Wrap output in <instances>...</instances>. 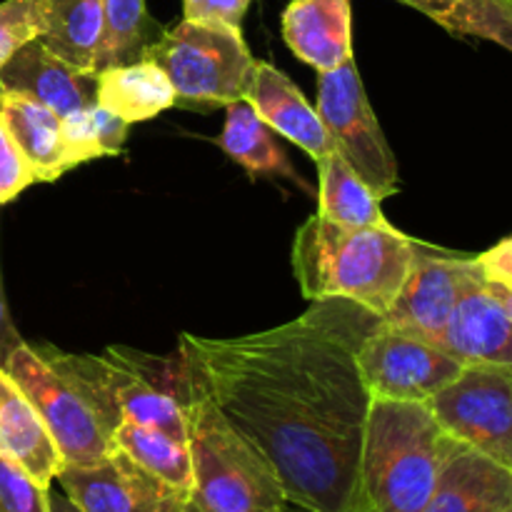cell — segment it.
<instances>
[{
  "instance_id": "obj_1",
  "label": "cell",
  "mask_w": 512,
  "mask_h": 512,
  "mask_svg": "<svg viewBox=\"0 0 512 512\" xmlns=\"http://www.w3.org/2000/svg\"><path fill=\"white\" fill-rule=\"evenodd\" d=\"M380 315L315 300L303 315L238 338H180L190 380L268 460L288 505L358 512L370 395L358 345Z\"/></svg>"
},
{
  "instance_id": "obj_32",
  "label": "cell",
  "mask_w": 512,
  "mask_h": 512,
  "mask_svg": "<svg viewBox=\"0 0 512 512\" xmlns=\"http://www.w3.org/2000/svg\"><path fill=\"white\" fill-rule=\"evenodd\" d=\"M475 263H478L480 273H483L488 283L503 285V288L512 290V238L500 240L488 253L478 255Z\"/></svg>"
},
{
  "instance_id": "obj_16",
  "label": "cell",
  "mask_w": 512,
  "mask_h": 512,
  "mask_svg": "<svg viewBox=\"0 0 512 512\" xmlns=\"http://www.w3.org/2000/svg\"><path fill=\"white\" fill-rule=\"evenodd\" d=\"M283 38L295 58L318 73L353 60L350 0H290L283 13Z\"/></svg>"
},
{
  "instance_id": "obj_28",
  "label": "cell",
  "mask_w": 512,
  "mask_h": 512,
  "mask_svg": "<svg viewBox=\"0 0 512 512\" xmlns=\"http://www.w3.org/2000/svg\"><path fill=\"white\" fill-rule=\"evenodd\" d=\"M43 0H3L0 3V68L30 40L43 38Z\"/></svg>"
},
{
  "instance_id": "obj_33",
  "label": "cell",
  "mask_w": 512,
  "mask_h": 512,
  "mask_svg": "<svg viewBox=\"0 0 512 512\" xmlns=\"http://www.w3.org/2000/svg\"><path fill=\"white\" fill-rule=\"evenodd\" d=\"M25 340L15 330L13 320H10L8 303H5V290H3V275H0V370L5 368L8 358L13 355L15 348H20Z\"/></svg>"
},
{
  "instance_id": "obj_15",
  "label": "cell",
  "mask_w": 512,
  "mask_h": 512,
  "mask_svg": "<svg viewBox=\"0 0 512 512\" xmlns=\"http://www.w3.org/2000/svg\"><path fill=\"white\" fill-rule=\"evenodd\" d=\"M0 88L15 90L53 110L60 120L95 100V73L80 70L38 40L18 50L0 68Z\"/></svg>"
},
{
  "instance_id": "obj_6",
  "label": "cell",
  "mask_w": 512,
  "mask_h": 512,
  "mask_svg": "<svg viewBox=\"0 0 512 512\" xmlns=\"http://www.w3.org/2000/svg\"><path fill=\"white\" fill-rule=\"evenodd\" d=\"M143 60L168 75L180 105L238 103L253 85L255 58L233 25L183 18L163 30Z\"/></svg>"
},
{
  "instance_id": "obj_24",
  "label": "cell",
  "mask_w": 512,
  "mask_h": 512,
  "mask_svg": "<svg viewBox=\"0 0 512 512\" xmlns=\"http://www.w3.org/2000/svg\"><path fill=\"white\" fill-rule=\"evenodd\" d=\"M113 445L123 450L128 458H133L140 468H145L155 478H160L170 488L180 490V493L190 498V490H193V463H190L188 440L173 438V435L160 428L123 420L115 428Z\"/></svg>"
},
{
  "instance_id": "obj_8",
  "label": "cell",
  "mask_w": 512,
  "mask_h": 512,
  "mask_svg": "<svg viewBox=\"0 0 512 512\" xmlns=\"http://www.w3.org/2000/svg\"><path fill=\"white\" fill-rule=\"evenodd\" d=\"M5 373L20 385L53 435L65 465H93L113 445V430L75 383L50 368L33 345L23 343L5 363ZM63 465V468H65Z\"/></svg>"
},
{
  "instance_id": "obj_38",
  "label": "cell",
  "mask_w": 512,
  "mask_h": 512,
  "mask_svg": "<svg viewBox=\"0 0 512 512\" xmlns=\"http://www.w3.org/2000/svg\"><path fill=\"white\" fill-rule=\"evenodd\" d=\"M188 512H195V508H193V505H190V508H188Z\"/></svg>"
},
{
  "instance_id": "obj_18",
  "label": "cell",
  "mask_w": 512,
  "mask_h": 512,
  "mask_svg": "<svg viewBox=\"0 0 512 512\" xmlns=\"http://www.w3.org/2000/svg\"><path fill=\"white\" fill-rule=\"evenodd\" d=\"M248 100L255 113L275 130L293 140L313 160L333 153V143L328 138L318 110L305 100L298 85L278 70L275 65L255 60L253 85L248 90Z\"/></svg>"
},
{
  "instance_id": "obj_34",
  "label": "cell",
  "mask_w": 512,
  "mask_h": 512,
  "mask_svg": "<svg viewBox=\"0 0 512 512\" xmlns=\"http://www.w3.org/2000/svg\"><path fill=\"white\" fill-rule=\"evenodd\" d=\"M400 3L410 5V8H415V10H420V13H425L428 18H433L435 23H438L443 15H448L450 10L455 8V3H458V0H400Z\"/></svg>"
},
{
  "instance_id": "obj_31",
  "label": "cell",
  "mask_w": 512,
  "mask_h": 512,
  "mask_svg": "<svg viewBox=\"0 0 512 512\" xmlns=\"http://www.w3.org/2000/svg\"><path fill=\"white\" fill-rule=\"evenodd\" d=\"M253 0H183L185 20L223 23L240 28Z\"/></svg>"
},
{
  "instance_id": "obj_3",
  "label": "cell",
  "mask_w": 512,
  "mask_h": 512,
  "mask_svg": "<svg viewBox=\"0 0 512 512\" xmlns=\"http://www.w3.org/2000/svg\"><path fill=\"white\" fill-rule=\"evenodd\" d=\"M38 355L75 383L115 433L123 420L188 440L190 380L183 358L163 360L115 345L103 355H73L38 345Z\"/></svg>"
},
{
  "instance_id": "obj_25",
  "label": "cell",
  "mask_w": 512,
  "mask_h": 512,
  "mask_svg": "<svg viewBox=\"0 0 512 512\" xmlns=\"http://www.w3.org/2000/svg\"><path fill=\"white\" fill-rule=\"evenodd\" d=\"M163 28L145 10V0H103V28L95 50V73L145 58Z\"/></svg>"
},
{
  "instance_id": "obj_14",
  "label": "cell",
  "mask_w": 512,
  "mask_h": 512,
  "mask_svg": "<svg viewBox=\"0 0 512 512\" xmlns=\"http://www.w3.org/2000/svg\"><path fill=\"white\" fill-rule=\"evenodd\" d=\"M512 510V470L470 445L450 438L438 483L423 512H508Z\"/></svg>"
},
{
  "instance_id": "obj_17",
  "label": "cell",
  "mask_w": 512,
  "mask_h": 512,
  "mask_svg": "<svg viewBox=\"0 0 512 512\" xmlns=\"http://www.w3.org/2000/svg\"><path fill=\"white\" fill-rule=\"evenodd\" d=\"M0 455L45 490L55 485L65 465L35 405L5 370H0Z\"/></svg>"
},
{
  "instance_id": "obj_2",
  "label": "cell",
  "mask_w": 512,
  "mask_h": 512,
  "mask_svg": "<svg viewBox=\"0 0 512 512\" xmlns=\"http://www.w3.org/2000/svg\"><path fill=\"white\" fill-rule=\"evenodd\" d=\"M418 243L388 228H353L315 213L293 240V273L310 303L353 300L383 318L398 298Z\"/></svg>"
},
{
  "instance_id": "obj_21",
  "label": "cell",
  "mask_w": 512,
  "mask_h": 512,
  "mask_svg": "<svg viewBox=\"0 0 512 512\" xmlns=\"http://www.w3.org/2000/svg\"><path fill=\"white\" fill-rule=\"evenodd\" d=\"M45 33L40 43L80 70L95 73L103 28V0H43Z\"/></svg>"
},
{
  "instance_id": "obj_29",
  "label": "cell",
  "mask_w": 512,
  "mask_h": 512,
  "mask_svg": "<svg viewBox=\"0 0 512 512\" xmlns=\"http://www.w3.org/2000/svg\"><path fill=\"white\" fill-rule=\"evenodd\" d=\"M48 490L0 455V512H50Z\"/></svg>"
},
{
  "instance_id": "obj_20",
  "label": "cell",
  "mask_w": 512,
  "mask_h": 512,
  "mask_svg": "<svg viewBox=\"0 0 512 512\" xmlns=\"http://www.w3.org/2000/svg\"><path fill=\"white\" fill-rule=\"evenodd\" d=\"M95 100L125 123H143L178 103L168 75L150 60L113 65L95 73Z\"/></svg>"
},
{
  "instance_id": "obj_37",
  "label": "cell",
  "mask_w": 512,
  "mask_h": 512,
  "mask_svg": "<svg viewBox=\"0 0 512 512\" xmlns=\"http://www.w3.org/2000/svg\"><path fill=\"white\" fill-rule=\"evenodd\" d=\"M278 512H308V510H303V508H295V510H290V505H285L283 510H278Z\"/></svg>"
},
{
  "instance_id": "obj_30",
  "label": "cell",
  "mask_w": 512,
  "mask_h": 512,
  "mask_svg": "<svg viewBox=\"0 0 512 512\" xmlns=\"http://www.w3.org/2000/svg\"><path fill=\"white\" fill-rule=\"evenodd\" d=\"M35 183L30 165L25 163L23 153L15 145L3 115H0V205L18 198L25 188Z\"/></svg>"
},
{
  "instance_id": "obj_19",
  "label": "cell",
  "mask_w": 512,
  "mask_h": 512,
  "mask_svg": "<svg viewBox=\"0 0 512 512\" xmlns=\"http://www.w3.org/2000/svg\"><path fill=\"white\" fill-rule=\"evenodd\" d=\"M0 115L33 170L35 183H55L73 168L65 148L63 120L53 110L28 95L0 88Z\"/></svg>"
},
{
  "instance_id": "obj_10",
  "label": "cell",
  "mask_w": 512,
  "mask_h": 512,
  "mask_svg": "<svg viewBox=\"0 0 512 512\" xmlns=\"http://www.w3.org/2000/svg\"><path fill=\"white\" fill-rule=\"evenodd\" d=\"M428 408L450 438L512 470V375L468 365Z\"/></svg>"
},
{
  "instance_id": "obj_12",
  "label": "cell",
  "mask_w": 512,
  "mask_h": 512,
  "mask_svg": "<svg viewBox=\"0 0 512 512\" xmlns=\"http://www.w3.org/2000/svg\"><path fill=\"white\" fill-rule=\"evenodd\" d=\"M480 278L475 258L435 253L418 243L408 278L383 320L440 345L460 298Z\"/></svg>"
},
{
  "instance_id": "obj_13",
  "label": "cell",
  "mask_w": 512,
  "mask_h": 512,
  "mask_svg": "<svg viewBox=\"0 0 512 512\" xmlns=\"http://www.w3.org/2000/svg\"><path fill=\"white\" fill-rule=\"evenodd\" d=\"M440 348L465 368L480 365L512 375V318L488 293L485 278L465 290Z\"/></svg>"
},
{
  "instance_id": "obj_22",
  "label": "cell",
  "mask_w": 512,
  "mask_h": 512,
  "mask_svg": "<svg viewBox=\"0 0 512 512\" xmlns=\"http://www.w3.org/2000/svg\"><path fill=\"white\" fill-rule=\"evenodd\" d=\"M315 165L320 178V215L353 228H388L390 223L380 210V198H375L373 190L338 153L323 155Z\"/></svg>"
},
{
  "instance_id": "obj_35",
  "label": "cell",
  "mask_w": 512,
  "mask_h": 512,
  "mask_svg": "<svg viewBox=\"0 0 512 512\" xmlns=\"http://www.w3.org/2000/svg\"><path fill=\"white\" fill-rule=\"evenodd\" d=\"M48 503H50V512H80L75 508L73 500H70L60 488L53 490V485H50L48 490Z\"/></svg>"
},
{
  "instance_id": "obj_26",
  "label": "cell",
  "mask_w": 512,
  "mask_h": 512,
  "mask_svg": "<svg viewBox=\"0 0 512 512\" xmlns=\"http://www.w3.org/2000/svg\"><path fill=\"white\" fill-rule=\"evenodd\" d=\"M128 128L123 118L110 113L100 103L85 105L63 118L65 148H68L70 165H80L93 158H113L123 150Z\"/></svg>"
},
{
  "instance_id": "obj_11",
  "label": "cell",
  "mask_w": 512,
  "mask_h": 512,
  "mask_svg": "<svg viewBox=\"0 0 512 512\" xmlns=\"http://www.w3.org/2000/svg\"><path fill=\"white\" fill-rule=\"evenodd\" d=\"M80 512H188L190 498L113 448L93 465H65L55 480Z\"/></svg>"
},
{
  "instance_id": "obj_7",
  "label": "cell",
  "mask_w": 512,
  "mask_h": 512,
  "mask_svg": "<svg viewBox=\"0 0 512 512\" xmlns=\"http://www.w3.org/2000/svg\"><path fill=\"white\" fill-rule=\"evenodd\" d=\"M318 115L328 130L333 153H338L355 170V175L373 190L375 198L383 200L398 193V160L365 95L355 58L340 68L320 73Z\"/></svg>"
},
{
  "instance_id": "obj_23",
  "label": "cell",
  "mask_w": 512,
  "mask_h": 512,
  "mask_svg": "<svg viewBox=\"0 0 512 512\" xmlns=\"http://www.w3.org/2000/svg\"><path fill=\"white\" fill-rule=\"evenodd\" d=\"M225 125L220 133L218 145L250 173L283 175V178L298 180V173L290 168L283 148L275 143L273 128L255 113L248 100L225 105Z\"/></svg>"
},
{
  "instance_id": "obj_36",
  "label": "cell",
  "mask_w": 512,
  "mask_h": 512,
  "mask_svg": "<svg viewBox=\"0 0 512 512\" xmlns=\"http://www.w3.org/2000/svg\"><path fill=\"white\" fill-rule=\"evenodd\" d=\"M485 288H488V293L493 295V298L498 300L500 305H503L505 313H508L510 318H512V290L510 288H503V285L488 283V280H485Z\"/></svg>"
},
{
  "instance_id": "obj_4",
  "label": "cell",
  "mask_w": 512,
  "mask_h": 512,
  "mask_svg": "<svg viewBox=\"0 0 512 512\" xmlns=\"http://www.w3.org/2000/svg\"><path fill=\"white\" fill-rule=\"evenodd\" d=\"M450 435L428 403H370L358 475V512H423Z\"/></svg>"
},
{
  "instance_id": "obj_9",
  "label": "cell",
  "mask_w": 512,
  "mask_h": 512,
  "mask_svg": "<svg viewBox=\"0 0 512 512\" xmlns=\"http://www.w3.org/2000/svg\"><path fill=\"white\" fill-rule=\"evenodd\" d=\"M358 368L375 400L428 403L465 365L440 345L380 318L358 345Z\"/></svg>"
},
{
  "instance_id": "obj_5",
  "label": "cell",
  "mask_w": 512,
  "mask_h": 512,
  "mask_svg": "<svg viewBox=\"0 0 512 512\" xmlns=\"http://www.w3.org/2000/svg\"><path fill=\"white\" fill-rule=\"evenodd\" d=\"M185 408L193 463L190 505L195 512H278L288 505L268 460L225 420L193 380Z\"/></svg>"
},
{
  "instance_id": "obj_27",
  "label": "cell",
  "mask_w": 512,
  "mask_h": 512,
  "mask_svg": "<svg viewBox=\"0 0 512 512\" xmlns=\"http://www.w3.org/2000/svg\"><path fill=\"white\" fill-rule=\"evenodd\" d=\"M438 25L450 33L498 43L512 53V0H458Z\"/></svg>"
},
{
  "instance_id": "obj_39",
  "label": "cell",
  "mask_w": 512,
  "mask_h": 512,
  "mask_svg": "<svg viewBox=\"0 0 512 512\" xmlns=\"http://www.w3.org/2000/svg\"><path fill=\"white\" fill-rule=\"evenodd\" d=\"M508 512H512V510H508Z\"/></svg>"
}]
</instances>
